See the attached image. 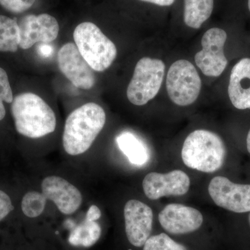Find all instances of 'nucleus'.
<instances>
[{
    "label": "nucleus",
    "instance_id": "2eb2a0df",
    "mask_svg": "<svg viewBox=\"0 0 250 250\" xmlns=\"http://www.w3.org/2000/svg\"><path fill=\"white\" fill-rule=\"evenodd\" d=\"M228 94L234 107L240 110L250 108V59H241L233 67Z\"/></svg>",
    "mask_w": 250,
    "mask_h": 250
},
{
    "label": "nucleus",
    "instance_id": "f8f14e48",
    "mask_svg": "<svg viewBox=\"0 0 250 250\" xmlns=\"http://www.w3.org/2000/svg\"><path fill=\"white\" fill-rule=\"evenodd\" d=\"M125 231L129 243L135 247H142L152 232V208L139 200H131L125 206Z\"/></svg>",
    "mask_w": 250,
    "mask_h": 250
},
{
    "label": "nucleus",
    "instance_id": "dca6fc26",
    "mask_svg": "<svg viewBox=\"0 0 250 250\" xmlns=\"http://www.w3.org/2000/svg\"><path fill=\"white\" fill-rule=\"evenodd\" d=\"M116 142L121 152L128 158L131 164L143 166L147 162L149 154L144 143L130 132H123L118 135Z\"/></svg>",
    "mask_w": 250,
    "mask_h": 250
},
{
    "label": "nucleus",
    "instance_id": "9b49d317",
    "mask_svg": "<svg viewBox=\"0 0 250 250\" xmlns=\"http://www.w3.org/2000/svg\"><path fill=\"white\" fill-rule=\"evenodd\" d=\"M190 181L182 170L167 174L151 172L143 179V188L148 198L156 200L166 196H181L188 191Z\"/></svg>",
    "mask_w": 250,
    "mask_h": 250
},
{
    "label": "nucleus",
    "instance_id": "423d86ee",
    "mask_svg": "<svg viewBox=\"0 0 250 250\" xmlns=\"http://www.w3.org/2000/svg\"><path fill=\"white\" fill-rule=\"evenodd\" d=\"M166 87L172 103L187 106L198 98L202 81L193 64L187 60H178L169 68Z\"/></svg>",
    "mask_w": 250,
    "mask_h": 250
},
{
    "label": "nucleus",
    "instance_id": "9d476101",
    "mask_svg": "<svg viewBox=\"0 0 250 250\" xmlns=\"http://www.w3.org/2000/svg\"><path fill=\"white\" fill-rule=\"evenodd\" d=\"M20 29L19 47L22 49L31 48L36 42L49 43L57 39L59 24L51 15H27L18 23Z\"/></svg>",
    "mask_w": 250,
    "mask_h": 250
},
{
    "label": "nucleus",
    "instance_id": "b1692460",
    "mask_svg": "<svg viewBox=\"0 0 250 250\" xmlns=\"http://www.w3.org/2000/svg\"><path fill=\"white\" fill-rule=\"evenodd\" d=\"M11 199L3 190H0V222L14 210Z\"/></svg>",
    "mask_w": 250,
    "mask_h": 250
},
{
    "label": "nucleus",
    "instance_id": "20e7f679",
    "mask_svg": "<svg viewBox=\"0 0 250 250\" xmlns=\"http://www.w3.org/2000/svg\"><path fill=\"white\" fill-rule=\"evenodd\" d=\"M73 38L82 57L95 71L107 70L116 58V45L94 23H81L74 31Z\"/></svg>",
    "mask_w": 250,
    "mask_h": 250
},
{
    "label": "nucleus",
    "instance_id": "7ed1b4c3",
    "mask_svg": "<svg viewBox=\"0 0 250 250\" xmlns=\"http://www.w3.org/2000/svg\"><path fill=\"white\" fill-rule=\"evenodd\" d=\"M226 147L223 140L208 130H195L188 136L182 150L184 164L190 168L210 173L223 166Z\"/></svg>",
    "mask_w": 250,
    "mask_h": 250
},
{
    "label": "nucleus",
    "instance_id": "4be33fe9",
    "mask_svg": "<svg viewBox=\"0 0 250 250\" xmlns=\"http://www.w3.org/2000/svg\"><path fill=\"white\" fill-rule=\"evenodd\" d=\"M14 99L7 73L4 69L0 67V121H2L6 116L4 102L12 104Z\"/></svg>",
    "mask_w": 250,
    "mask_h": 250
},
{
    "label": "nucleus",
    "instance_id": "f03ea898",
    "mask_svg": "<svg viewBox=\"0 0 250 250\" xmlns=\"http://www.w3.org/2000/svg\"><path fill=\"white\" fill-rule=\"evenodd\" d=\"M11 113L16 131L30 139H39L53 132L57 126L55 113L39 95L20 94L14 99Z\"/></svg>",
    "mask_w": 250,
    "mask_h": 250
},
{
    "label": "nucleus",
    "instance_id": "0eeeda50",
    "mask_svg": "<svg viewBox=\"0 0 250 250\" xmlns=\"http://www.w3.org/2000/svg\"><path fill=\"white\" fill-rule=\"evenodd\" d=\"M227 33L220 28H211L202 36V49L195 56V63L206 76H220L228 65L224 46Z\"/></svg>",
    "mask_w": 250,
    "mask_h": 250
},
{
    "label": "nucleus",
    "instance_id": "1a4fd4ad",
    "mask_svg": "<svg viewBox=\"0 0 250 250\" xmlns=\"http://www.w3.org/2000/svg\"><path fill=\"white\" fill-rule=\"evenodd\" d=\"M208 192L215 205L234 213L250 211V185L233 183L227 177L210 181Z\"/></svg>",
    "mask_w": 250,
    "mask_h": 250
},
{
    "label": "nucleus",
    "instance_id": "cd10ccee",
    "mask_svg": "<svg viewBox=\"0 0 250 250\" xmlns=\"http://www.w3.org/2000/svg\"></svg>",
    "mask_w": 250,
    "mask_h": 250
},
{
    "label": "nucleus",
    "instance_id": "6e6552de",
    "mask_svg": "<svg viewBox=\"0 0 250 250\" xmlns=\"http://www.w3.org/2000/svg\"><path fill=\"white\" fill-rule=\"evenodd\" d=\"M57 62L61 72L75 86L89 90L95 85V70L83 59L73 42H67L61 47Z\"/></svg>",
    "mask_w": 250,
    "mask_h": 250
},
{
    "label": "nucleus",
    "instance_id": "bb28decb",
    "mask_svg": "<svg viewBox=\"0 0 250 250\" xmlns=\"http://www.w3.org/2000/svg\"><path fill=\"white\" fill-rule=\"evenodd\" d=\"M248 8H249V10L250 11V0H248Z\"/></svg>",
    "mask_w": 250,
    "mask_h": 250
},
{
    "label": "nucleus",
    "instance_id": "5701e85b",
    "mask_svg": "<svg viewBox=\"0 0 250 250\" xmlns=\"http://www.w3.org/2000/svg\"><path fill=\"white\" fill-rule=\"evenodd\" d=\"M36 0H0V5L4 9L14 14H21L30 9Z\"/></svg>",
    "mask_w": 250,
    "mask_h": 250
},
{
    "label": "nucleus",
    "instance_id": "a211bd4d",
    "mask_svg": "<svg viewBox=\"0 0 250 250\" xmlns=\"http://www.w3.org/2000/svg\"><path fill=\"white\" fill-rule=\"evenodd\" d=\"M101 232L100 224L85 215L83 222L72 230L68 241L73 246L90 248L100 239Z\"/></svg>",
    "mask_w": 250,
    "mask_h": 250
},
{
    "label": "nucleus",
    "instance_id": "4468645a",
    "mask_svg": "<svg viewBox=\"0 0 250 250\" xmlns=\"http://www.w3.org/2000/svg\"><path fill=\"white\" fill-rule=\"evenodd\" d=\"M41 188L47 200L53 202L63 214H72L82 205V195L79 189L62 177H46Z\"/></svg>",
    "mask_w": 250,
    "mask_h": 250
},
{
    "label": "nucleus",
    "instance_id": "6ab92c4d",
    "mask_svg": "<svg viewBox=\"0 0 250 250\" xmlns=\"http://www.w3.org/2000/svg\"><path fill=\"white\" fill-rule=\"evenodd\" d=\"M20 29L16 20L0 15V52H17Z\"/></svg>",
    "mask_w": 250,
    "mask_h": 250
},
{
    "label": "nucleus",
    "instance_id": "ddd939ff",
    "mask_svg": "<svg viewBox=\"0 0 250 250\" xmlns=\"http://www.w3.org/2000/svg\"><path fill=\"white\" fill-rule=\"evenodd\" d=\"M162 228L172 234L193 232L202 226L203 216L198 210L179 204L166 206L159 214Z\"/></svg>",
    "mask_w": 250,
    "mask_h": 250
},
{
    "label": "nucleus",
    "instance_id": "39448f33",
    "mask_svg": "<svg viewBox=\"0 0 250 250\" xmlns=\"http://www.w3.org/2000/svg\"><path fill=\"white\" fill-rule=\"evenodd\" d=\"M165 69V64L160 59L149 57L140 59L126 90L130 103L143 106L155 98L162 84Z\"/></svg>",
    "mask_w": 250,
    "mask_h": 250
},
{
    "label": "nucleus",
    "instance_id": "393cba45",
    "mask_svg": "<svg viewBox=\"0 0 250 250\" xmlns=\"http://www.w3.org/2000/svg\"><path fill=\"white\" fill-rule=\"evenodd\" d=\"M141 1L152 3L161 6H168L173 4L175 0H141Z\"/></svg>",
    "mask_w": 250,
    "mask_h": 250
},
{
    "label": "nucleus",
    "instance_id": "f257e3e1",
    "mask_svg": "<svg viewBox=\"0 0 250 250\" xmlns=\"http://www.w3.org/2000/svg\"><path fill=\"white\" fill-rule=\"evenodd\" d=\"M106 123V113L101 106L90 103L72 111L66 119L62 146L67 154L80 155L86 152Z\"/></svg>",
    "mask_w": 250,
    "mask_h": 250
},
{
    "label": "nucleus",
    "instance_id": "aec40b11",
    "mask_svg": "<svg viewBox=\"0 0 250 250\" xmlns=\"http://www.w3.org/2000/svg\"><path fill=\"white\" fill-rule=\"evenodd\" d=\"M46 203L47 198L42 192L31 191L23 197L21 208L28 218H35L43 213Z\"/></svg>",
    "mask_w": 250,
    "mask_h": 250
},
{
    "label": "nucleus",
    "instance_id": "f3484780",
    "mask_svg": "<svg viewBox=\"0 0 250 250\" xmlns=\"http://www.w3.org/2000/svg\"><path fill=\"white\" fill-rule=\"evenodd\" d=\"M213 0H184V22L188 27L200 29L213 12Z\"/></svg>",
    "mask_w": 250,
    "mask_h": 250
},
{
    "label": "nucleus",
    "instance_id": "412c9836",
    "mask_svg": "<svg viewBox=\"0 0 250 250\" xmlns=\"http://www.w3.org/2000/svg\"><path fill=\"white\" fill-rule=\"evenodd\" d=\"M143 250H188L185 246L173 241L166 233L149 237Z\"/></svg>",
    "mask_w": 250,
    "mask_h": 250
},
{
    "label": "nucleus",
    "instance_id": "a878e982",
    "mask_svg": "<svg viewBox=\"0 0 250 250\" xmlns=\"http://www.w3.org/2000/svg\"><path fill=\"white\" fill-rule=\"evenodd\" d=\"M247 148H248V152L250 154V130L249 133H248V137H247Z\"/></svg>",
    "mask_w": 250,
    "mask_h": 250
}]
</instances>
